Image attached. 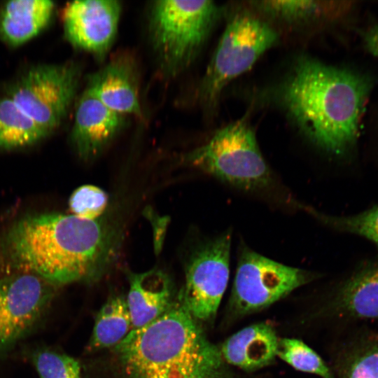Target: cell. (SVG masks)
I'll use <instances>...</instances> for the list:
<instances>
[{"label":"cell","instance_id":"obj_1","mask_svg":"<svg viewBox=\"0 0 378 378\" xmlns=\"http://www.w3.org/2000/svg\"><path fill=\"white\" fill-rule=\"evenodd\" d=\"M41 214L18 220L2 241L18 272L36 274L53 286L99 279L115 262L120 235L102 219Z\"/></svg>","mask_w":378,"mask_h":378},{"label":"cell","instance_id":"obj_2","mask_svg":"<svg viewBox=\"0 0 378 378\" xmlns=\"http://www.w3.org/2000/svg\"><path fill=\"white\" fill-rule=\"evenodd\" d=\"M371 83L365 76L299 58L279 90L282 107L319 148L341 155L356 141Z\"/></svg>","mask_w":378,"mask_h":378},{"label":"cell","instance_id":"obj_3","mask_svg":"<svg viewBox=\"0 0 378 378\" xmlns=\"http://www.w3.org/2000/svg\"><path fill=\"white\" fill-rule=\"evenodd\" d=\"M114 349L129 378H233L220 348L179 298Z\"/></svg>","mask_w":378,"mask_h":378},{"label":"cell","instance_id":"obj_4","mask_svg":"<svg viewBox=\"0 0 378 378\" xmlns=\"http://www.w3.org/2000/svg\"><path fill=\"white\" fill-rule=\"evenodd\" d=\"M219 8L212 1H154L148 30L159 69L168 78L189 66L213 28Z\"/></svg>","mask_w":378,"mask_h":378},{"label":"cell","instance_id":"obj_5","mask_svg":"<svg viewBox=\"0 0 378 378\" xmlns=\"http://www.w3.org/2000/svg\"><path fill=\"white\" fill-rule=\"evenodd\" d=\"M183 161L248 192L262 191L274 183L271 169L246 118L218 130L205 144L186 153Z\"/></svg>","mask_w":378,"mask_h":378},{"label":"cell","instance_id":"obj_6","mask_svg":"<svg viewBox=\"0 0 378 378\" xmlns=\"http://www.w3.org/2000/svg\"><path fill=\"white\" fill-rule=\"evenodd\" d=\"M267 23L248 14L234 16L227 24L198 89L201 104L211 108L225 87L249 70L276 42Z\"/></svg>","mask_w":378,"mask_h":378},{"label":"cell","instance_id":"obj_7","mask_svg":"<svg viewBox=\"0 0 378 378\" xmlns=\"http://www.w3.org/2000/svg\"><path fill=\"white\" fill-rule=\"evenodd\" d=\"M318 277L241 246L228 302L229 313L241 317L265 309Z\"/></svg>","mask_w":378,"mask_h":378},{"label":"cell","instance_id":"obj_8","mask_svg":"<svg viewBox=\"0 0 378 378\" xmlns=\"http://www.w3.org/2000/svg\"><path fill=\"white\" fill-rule=\"evenodd\" d=\"M81 71L73 62L38 64L25 71L7 94L50 134L66 118L78 88Z\"/></svg>","mask_w":378,"mask_h":378},{"label":"cell","instance_id":"obj_9","mask_svg":"<svg viewBox=\"0 0 378 378\" xmlns=\"http://www.w3.org/2000/svg\"><path fill=\"white\" fill-rule=\"evenodd\" d=\"M232 234L230 230L200 245L186 267L179 299L196 319L215 317L227 287Z\"/></svg>","mask_w":378,"mask_h":378},{"label":"cell","instance_id":"obj_10","mask_svg":"<svg viewBox=\"0 0 378 378\" xmlns=\"http://www.w3.org/2000/svg\"><path fill=\"white\" fill-rule=\"evenodd\" d=\"M53 287L27 272L0 279V349L22 337L39 319L50 302Z\"/></svg>","mask_w":378,"mask_h":378},{"label":"cell","instance_id":"obj_11","mask_svg":"<svg viewBox=\"0 0 378 378\" xmlns=\"http://www.w3.org/2000/svg\"><path fill=\"white\" fill-rule=\"evenodd\" d=\"M120 14L115 0L70 2L62 14L65 36L76 48L103 60L115 39Z\"/></svg>","mask_w":378,"mask_h":378},{"label":"cell","instance_id":"obj_12","mask_svg":"<svg viewBox=\"0 0 378 378\" xmlns=\"http://www.w3.org/2000/svg\"><path fill=\"white\" fill-rule=\"evenodd\" d=\"M86 88L113 111L142 118L138 71L133 57L119 53L90 74Z\"/></svg>","mask_w":378,"mask_h":378},{"label":"cell","instance_id":"obj_13","mask_svg":"<svg viewBox=\"0 0 378 378\" xmlns=\"http://www.w3.org/2000/svg\"><path fill=\"white\" fill-rule=\"evenodd\" d=\"M125 122V116L108 108L85 88L76 105L71 132V141L78 156L83 160L97 157Z\"/></svg>","mask_w":378,"mask_h":378},{"label":"cell","instance_id":"obj_14","mask_svg":"<svg viewBox=\"0 0 378 378\" xmlns=\"http://www.w3.org/2000/svg\"><path fill=\"white\" fill-rule=\"evenodd\" d=\"M129 291L126 302L132 329L156 319L175 302L174 286L169 276L160 270L128 272Z\"/></svg>","mask_w":378,"mask_h":378},{"label":"cell","instance_id":"obj_15","mask_svg":"<svg viewBox=\"0 0 378 378\" xmlns=\"http://www.w3.org/2000/svg\"><path fill=\"white\" fill-rule=\"evenodd\" d=\"M279 338L266 323L253 324L229 337L220 351L227 365L253 372L272 364L277 356Z\"/></svg>","mask_w":378,"mask_h":378},{"label":"cell","instance_id":"obj_16","mask_svg":"<svg viewBox=\"0 0 378 378\" xmlns=\"http://www.w3.org/2000/svg\"><path fill=\"white\" fill-rule=\"evenodd\" d=\"M335 309L358 320H378V259L363 265L339 287Z\"/></svg>","mask_w":378,"mask_h":378},{"label":"cell","instance_id":"obj_17","mask_svg":"<svg viewBox=\"0 0 378 378\" xmlns=\"http://www.w3.org/2000/svg\"><path fill=\"white\" fill-rule=\"evenodd\" d=\"M55 4L46 0H14L0 9V38L12 46L22 45L48 24Z\"/></svg>","mask_w":378,"mask_h":378},{"label":"cell","instance_id":"obj_18","mask_svg":"<svg viewBox=\"0 0 378 378\" xmlns=\"http://www.w3.org/2000/svg\"><path fill=\"white\" fill-rule=\"evenodd\" d=\"M132 330L126 298H110L98 312L88 346L90 351L115 346Z\"/></svg>","mask_w":378,"mask_h":378},{"label":"cell","instance_id":"obj_19","mask_svg":"<svg viewBox=\"0 0 378 378\" xmlns=\"http://www.w3.org/2000/svg\"><path fill=\"white\" fill-rule=\"evenodd\" d=\"M50 134L8 95L0 97V148L32 145Z\"/></svg>","mask_w":378,"mask_h":378},{"label":"cell","instance_id":"obj_20","mask_svg":"<svg viewBox=\"0 0 378 378\" xmlns=\"http://www.w3.org/2000/svg\"><path fill=\"white\" fill-rule=\"evenodd\" d=\"M258 10L276 19L301 22L332 17L342 13L350 6L337 4V2L316 1H260L251 2Z\"/></svg>","mask_w":378,"mask_h":378},{"label":"cell","instance_id":"obj_21","mask_svg":"<svg viewBox=\"0 0 378 378\" xmlns=\"http://www.w3.org/2000/svg\"><path fill=\"white\" fill-rule=\"evenodd\" d=\"M306 213L330 228L361 236L378 246V206L346 216L324 214L304 204H298Z\"/></svg>","mask_w":378,"mask_h":378},{"label":"cell","instance_id":"obj_22","mask_svg":"<svg viewBox=\"0 0 378 378\" xmlns=\"http://www.w3.org/2000/svg\"><path fill=\"white\" fill-rule=\"evenodd\" d=\"M277 356L297 370L314 374L321 378H335L323 359L298 339H279Z\"/></svg>","mask_w":378,"mask_h":378},{"label":"cell","instance_id":"obj_23","mask_svg":"<svg viewBox=\"0 0 378 378\" xmlns=\"http://www.w3.org/2000/svg\"><path fill=\"white\" fill-rule=\"evenodd\" d=\"M33 359L41 378H80V365L69 356L42 350Z\"/></svg>","mask_w":378,"mask_h":378},{"label":"cell","instance_id":"obj_24","mask_svg":"<svg viewBox=\"0 0 378 378\" xmlns=\"http://www.w3.org/2000/svg\"><path fill=\"white\" fill-rule=\"evenodd\" d=\"M341 378H378V339L360 346L348 356Z\"/></svg>","mask_w":378,"mask_h":378},{"label":"cell","instance_id":"obj_25","mask_svg":"<svg viewBox=\"0 0 378 378\" xmlns=\"http://www.w3.org/2000/svg\"><path fill=\"white\" fill-rule=\"evenodd\" d=\"M108 196L101 188L84 185L71 195L69 205L72 214L87 219L99 218L106 207Z\"/></svg>","mask_w":378,"mask_h":378},{"label":"cell","instance_id":"obj_26","mask_svg":"<svg viewBox=\"0 0 378 378\" xmlns=\"http://www.w3.org/2000/svg\"><path fill=\"white\" fill-rule=\"evenodd\" d=\"M364 41L368 50L378 58V25H374L365 31Z\"/></svg>","mask_w":378,"mask_h":378},{"label":"cell","instance_id":"obj_27","mask_svg":"<svg viewBox=\"0 0 378 378\" xmlns=\"http://www.w3.org/2000/svg\"><path fill=\"white\" fill-rule=\"evenodd\" d=\"M153 224H155L154 232V244L155 248L157 252H159L161 249L162 244L164 232L165 231L167 218H163L162 217H157V219L152 217Z\"/></svg>","mask_w":378,"mask_h":378}]
</instances>
